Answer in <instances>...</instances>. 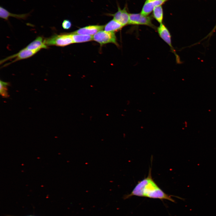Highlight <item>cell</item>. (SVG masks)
<instances>
[{"mask_svg": "<svg viewBox=\"0 0 216 216\" xmlns=\"http://www.w3.org/2000/svg\"><path fill=\"white\" fill-rule=\"evenodd\" d=\"M30 12L22 14H16L11 13L2 7H0V18L6 20H8L9 17H14L19 19L25 20L30 15Z\"/></svg>", "mask_w": 216, "mask_h": 216, "instance_id": "10", "label": "cell"}, {"mask_svg": "<svg viewBox=\"0 0 216 216\" xmlns=\"http://www.w3.org/2000/svg\"><path fill=\"white\" fill-rule=\"evenodd\" d=\"M40 50H30L25 48L20 51L17 53L9 56L1 60L0 64L10 59L14 58L11 62L6 64L4 66H7L18 61L29 58L33 56Z\"/></svg>", "mask_w": 216, "mask_h": 216, "instance_id": "5", "label": "cell"}, {"mask_svg": "<svg viewBox=\"0 0 216 216\" xmlns=\"http://www.w3.org/2000/svg\"><path fill=\"white\" fill-rule=\"evenodd\" d=\"M152 17L140 13H130L128 24L146 26L155 29L156 26L152 21Z\"/></svg>", "mask_w": 216, "mask_h": 216, "instance_id": "3", "label": "cell"}, {"mask_svg": "<svg viewBox=\"0 0 216 216\" xmlns=\"http://www.w3.org/2000/svg\"><path fill=\"white\" fill-rule=\"evenodd\" d=\"M32 216V215H29V216Z\"/></svg>", "mask_w": 216, "mask_h": 216, "instance_id": "19", "label": "cell"}, {"mask_svg": "<svg viewBox=\"0 0 216 216\" xmlns=\"http://www.w3.org/2000/svg\"><path fill=\"white\" fill-rule=\"evenodd\" d=\"M152 12L153 17L160 24L162 23L164 18V12L162 5L154 8Z\"/></svg>", "mask_w": 216, "mask_h": 216, "instance_id": "14", "label": "cell"}, {"mask_svg": "<svg viewBox=\"0 0 216 216\" xmlns=\"http://www.w3.org/2000/svg\"><path fill=\"white\" fill-rule=\"evenodd\" d=\"M133 196L166 200L175 202L172 196L165 193L154 181L152 176L151 168L149 169L148 176L138 182L131 193L125 195L124 199H126Z\"/></svg>", "mask_w": 216, "mask_h": 216, "instance_id": "1", "label": "cell"}, {"mask_svg": "<svg viewBox=\"0 0 216 216\" xmlns=\"http://www.w3.org/2000/svg\"><path fill=\"white\" fill-rule=\"evenodd\" d=\"M104 26L91 25L79 28L72 33L80 34L92 36L104 29Z\"/></svg>", "mask_w": 216, "mask_h": 216, "instance_id": "9", "label": "cell"}, {"mask_svg": "<svg viewBox=\"0 0 216 216\" xmlns=\"http://www.w3.org/2000/svg\"><path fill=\"white\" fill-rule=\"evenodd\" d=\"M216 30V24L215 26H214V28L212 29V30L208 34V35L204 38L205 39L206 38L208 37H211Z\"/></svg>", "mask_w": 216, "mask_h": 216, "instance_id": "17", "label": "cell"}, {"mask_svg": "<svg viewBox=\"0 0 216 216\" xmlns=\"http://www.w3.org/2000/svg\"><path fill=\"white\" fill-rule=\"evenodd\" d=\"M157 29L159 36L168 45L172 52L175 54L177 62L180 63L181 62L179 57L176 54L172 44L171 35L168 29L164 24L162 23L160 24Z\"/></svg>", "mask_w": 216, "mask_h": 216, "instance_id": "6", "label": "cell"}, {"mask_svg": "<svg viewBox=\"0 0 216 216\" xmlns=\"http://www.w3.org/2000/svg\"><path fill=\"white\" fill-rule=\"evenodd\" d=\"M93 40L98 43L101 46L109 43L118 46L114 32L100 31L93 36Z\"/></svg>", "mask_w": 216, "mask_h": 216, "instance_id": "4", "label": "cell"}, {"mask_svg": "<svg viewBox=\"0 0 216 216\" xmlns=\"http://www.w3.org/2000/svg\"><path fill=\"white\" fill-rule=\"evenodd\" d=\"M118 11L114 14H110L113 16V19L121 23L123 26L128 24L130 13L128 11L127 7L125 6L121 9L119 5L118 6Z\"/></svg>", "mask_w": 216, "mask_h": 216, "instance_id": "7", "label": "cell"}, {"mask_svg": "<svg viewBox=\"0 0 216 216\" xmlns=\"http://www.w3.org/2000/svg\"><path fill=\"white\" fill-rule=\"evenodd\" d=\"M153 0H146V1H151Z\"/></svg>", "mask_w": 216, "mask_h": 216, "instance_id": "18", "label": "cell"}, {"mask_svg": "<svg viewBox=\"0 0 216 216\" xmlns=\"http://www.w3.org/2000/svg\"><path fill=\"white\" fill-rule=\"evenodd\" d=\"M0 94L3 97H7L8 95L7 87L9 85L8 82H4L0 80Z\"/></svg>", "mask_w": 216, "mask_h": 216, "instance_id": "15", "label": "cell"}, {"mask_svg": "<svg viewBox=\"0 0 216 216\" xmlns=\"http://www.w3.org/2000/svg\"><path fill=\"white\" fill-rule=\"evenodd\" d=\"M44 40V39L42 37L38 36L25 48L28 50H32L47 49L48 47L45 44Z\"/></svg>", "mask_w": 216, "mask_h": 216, "instance_id": "11", "label": "cell"}, {"mask_svg": "<svg viewBox=\"0 0 216 216\" xmlns=\"http://www.w3.org/2000/svg\"><path fill=\"white\" fill-rule=\"evenodd\" d=\"M169 0H153L145 2L140 13L145 16H149L154 8L162 5Z\"/></svg>", "mask_w": 216, "mask_h": 216, "instance_id": "8", "label": "cell"}, {"mask_svg": "<svg viewBox=\"0 0 216 216\" xmlns=\"http://www.w3.org/2000/svg\"><path fill=\"white\" fill-rule=\"evenodd\" d=\"M71 34L74 43H81L93 40V37L91 35L80 34L72 33Z\"/></svg>", "mask_w": 216, "mask_h": 216, "instance_id": "13", "label": "cell"}, {"mask_svg": "<svg viewBox=\"0 0 216 216\" xmlns=\"http://www.w3.org/2000/svg\"><path fill=\"white\" fill-rule=\"evenodd\" d=\"M44 42L47 46H56L64 47L74 43L71 34L70 33L54 34L45 39Z\"/></svg>", "mask_w": 216, "mask_h": 216, "instance_id": "2", "label": "cell"}, {"mask_svg": "<svg viewBox=\"0 0 216 216\" xmlns=\"http://www.w3.org/2000/svg\"><path fill=\"white\" fill-rule=\"evenodd\" d=\"M123 26L119 22L113 19L105 25H104V31L115 32L120 30Z\"/></svg>", "mask_w": 216, "mask_h": 216, "instance_id": "12", "label": "cell"}, {"mask_svg": "<svg viewBox=\"0 0 216 216\" xmlns=\"http://www.w3.org/2000/svg\"><path fill=\"white\" fill-rule=\"evenodd\" d=\"M62 26L64 29L68 30L72 26L71 22L69 20H64L62 23Z\"/></svg>", "mask_w": 216, "mask_h": 216, "instance_id": "16", "label": "cell"}]
</instances>
